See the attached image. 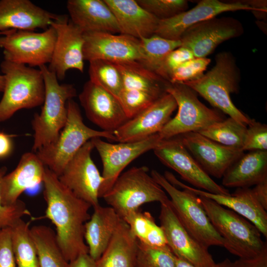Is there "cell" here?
Here are the masks:
<instances>
[{"label":"cell","mask_w":267,"mask_h":267,"mask_svg":"<svg viewBox=\"0 0 267 267\" xmlns=\"http://www.w3.org/2000/svg\"><path fill=\"white\" fill-rule=\"evenodd\" d=\"M30 222L22 218L11 227V238L16 267H39L36 246L32 237Z\"/></svg>","instance_id":"obj_33"},{"label":"cell","mask_w":267,"mask_h":267,"mask_svg":"<svg viewBox=\"0 0 267 267\" xmlns=\"http://www.w3.org/2000/svg\"><path fill=\"white\" fill-rule=\"evenodd\" d=\"M199 197L211 222L223 239V246L239 258H251L266 247L261 233L250 221L214 201Z\"/></svg>","instance_id":"obj_3"},{"label":"cell","mask_w":267,"mask_h":267,"mask_svg":"<svg viewBox=\"0 0 267 267\" xmlns=\"http://www.w3.org/2000/svg\"><path fill=\"white\" fill-rule=\"evenodd\" d=\"M166 91L175 98L178 111L158 133L162 139L198 132L224 120L218 111L205 106L198 99L196 92L182 83H170Z\"/></svg>","instance_id":"obj_9"},{"label":"cell","mask_w":267,"mask_h":267,"mask_svg":"<svg viewBox=\"0 0 267 267\" xmlns=\"http://www.w3.org/2000/svg\"><path fill=\"white\" fill-rule=\"evenodd\" d=\"M164 176L174 185L187 189L198 196L211 199L236 212L254 224L261 234L267 237V210L260 204L252 189L237 188L230 195L214 194L188 186L168 171L165 172Z\"/></svg>","instance_id":"obj_20"},{"label":"cell","mask_w":267,"mask_h":267,"mask_svg":"<svg viewBox=\"0 0 267 267\" xmlns=\"http://www.w3.org/2000/svg\"><path fill=\"white\" fill-rule=\"evenodd\" d=\"M160 204V226L174 255L196 267H216L208 248L194 239L182 225L170 199Z\"/></svg>","instance_id":"obj_14"},{"label":"cell","mask_w":267,"mask_h":267,"mask_svg":"<svg viewBox=\"0 0 267 267\" xmlns=\"http://www.w3.org/2000/svg\"><path fill=\"white\" fill-rule=\"evenodd\" d=\"M230 262L229 260L226 259L222 262L217 264L216 267H229Z\"/></svg>","instance_id":"obj_51"},{"label":"cell","mask_w":267,"mask_h":267,"mask_svg":"<svg viewBox=\"0 0 267 267\" xmlns=\"http://www.w3.org/2000/svg\"><path fill=\"white\" fill-rule=\"evenodd\" d=\"M79 98L88 119L102 131L113 133L129 120L118 99L89 80Z\"/></svg>","instance_id":"obj_21"},{"label":"cell","mask_w":267,"mask_h":267,"mask_svg":"<svg viewBox=\"0 0 267 267\" xmlns=\"http://www.w3.org/2000/svg\"><path fill=\"white\" fill-rule=\"evenodd\" d=\"M139 40L142 57L139 62L155 73L168 54L181 45L180 40H169L155 34Z\"/></svg>","instance_id":"obj_35"},{"label":"cell","mask_w":267,"mask_h":267,"mask_svg":"<svg viewBox=\"0 0 267 267\" xmlns=\"http://www.w3.org/2000/svg\"><path fill=\"white\" fill-rule=\"evenodd\" d=\"M241 75L235 57L228 51L215 56L214 66L196 80L182 84L199 94L213 106L247 126L252 121L233 104L230 94L239 90Z\"/></svg>","instance_id":"obj_2"},{"label":"cell","mask_w":267,"mask_h":267,"mask_svg":"<svg viewBox=\"0 0 267 267\" xmlns=\"http://www.w3.org/2000/svg\"><path fill=\"white\" fill-rule=\"evenodd\" d=\"M93 209L85 224L84 239L89 255L96 261L107 247L122 219L110 206L99 205Z\"/></svg>","instance_id":"obj_28"},{"label":"cell","mask_w":267,"mask_h":267,"mask_svg":"<svg viewBox=\"0 0 267 267\" xmlns=\"http://www.w3.org/2000/svg\"><path fill=\"white\" fill-rule=\"evenodd\" d=\"M113 12L120 34L140 39L154 35L159 19L135 0H104Z\"/></svg>","instance_id":"obj_26"},{"label":"cell","mask_w":267,"mask_h":267,"mask_svg":"<svg viewBox=\"0 0 267 267\" xmlns=\"http://www.w3.org/2000/svg\"><path fill=\"white\" fill-rule=\"evenodd\" d=\"M153 151L164 165L175 170L183 179L198 189L214 194H230L203 170L185 147L179 136L162 139Z\"/></svg>","instance_id":"obj_11"},{"label":"cell","mask_w":267,"mask_h":267,"mask_svg":"<svg viewBox=\"0 0 267 267\" xmlns=\"http://www.w3.org/2000/svg\"><path fill=\"white\" fill-rule=\"evenodd\" d=\"M144 9L159 20L171 18L187 10L185 0H136Z\"/></svg>","instance_id":"obj_39"},{"label":"cell","mask_w":267,"mask_h":267,"mask_svg":"<svg viewBox=\"0 0 267 267\" xmlns=\"http://www.w3.org/2000/svg\"><path fill=\"white\" fill-rule=\"evenodd\" d=\"M50 26L55 31L56 38L48 69L58 80L64 79L66 72L76 69L83 73L84 68L83 32L67 15L54 20Z\"/></svg>","instance_id":"obj_16"},{"label":"cell","mask_w":267,"mask_h":267,"mask_svg":"<svg viewBox=\"0 0 267 267\" xmlns=\"http://www.w3.org/2000/svg\"><path fill=\"white\" fill-rule=\"evenodd\" d=\"M222 184L227 187L245 188L267 179V151L244 153L226 170Z\"/></svg>","instance_id":"obj_27"},{"label":"cell","mask_w":267,"mask_h":267,"mask_svg":"<svg viewBox=\"0 0 267 267\" xmlns=\"http://www.w3.org/2000/svg\"><path fill=\"white\" fill-rule=\"evenodd\" d=\"M247 127L245 139L242 148L246 150H267V126L253 120Z\"/></svg>","instance_id":"obj_42"},{"label":"cell","mask_w":267,"mask_h":267,"mask_svg":"<svg viewBox=\"0 0 267 267\" xmlns=\"http://www.w3.org/2000/svg\"><path fill=\"white\" fill-rule=\"evenodd\" d=\"M62 15L50 12L29 0H0V32L10 30H45Z\"/></svg>","instance_id":"obj_23"},{"label":"cell","mask_w":267,"mask_h":267,"mask_svg":"<svg viewBox=\"0 0 267 267\" xmlns=\"http://www.w3.org/2000/svg\"><path fill=\"white\" fill-rule=\"evenodd\" d=\"M44 197L46 204L45 218L55 227L57 242L68 262L88 254L84 226L89 219V203L64 186L58 177L45 167Z\"/></svg>","instance_id":"obj_1"},{"label":"cell","mask_w":267,"mask_h":267,"mask_svg":"<svg viewBox=\"0 0 267 267\" xmlns=\"http://www.w3.org/2000/svg\"><path fill=\"white\" fill-rule=\"evenodd\" d=\"M0 267H16L12 247L11 227L0 231Z\"/></svg>","instance_id":"obj_44"},{"label":"cell","mask_w":267,"mask_h":267,"mask_svg":"<svg viewBox=\"0 0 267 267\" xmlns=\"http://www.w3.org/2000/svg\"><path fill=\"white\" fill-rule=\"evenodd\" d=\"M138 242L135 267H176V256L170 249L150 248Z\"/></svg>","instance_id":"obj_37"},{"label":"cell","mask_w":267,"mask_h":267,"mask_svg":"<svg viewBox=\"0 0 267 267\" xmlns=\"http://www.w3.org/2000/svg\"><path fill=\"white\" fill-rule=\"evenodd\" d=\"M93 148L90 139L67 163L58 177L64 186L93 208L99 205V192L104 181L91 157Z\"/></svg>","instance_id":"obj_13"},{"label":"cell","mask_w":267,"mask_h":267,"mask_svg":"<svg viewBox=\"0 0 267 267\" xmlns=\"http://www.w3.org/2000/svg\"><path fill=\"white\" fill-rule=\"evenodd\" d=\"M229 267H267V247L256 257L230 262Z\"/></svg>","instance_id":"obj_45"},{"label":"cell","mask_w":267,"mask_h":267,"mask_svg":"<svg viewBox=\"0 0 267 267\" xmlns=\"http://www.w3.org/2000/svg\"><path fill=\"white\" fill-rule=\"evenodd\" d=\"M7 171L5 166L0 168V184L1 178L6 174ZM30 215V212L25 203L20 199L12 205H3L1 201L0 193V231L5 228L11 227L23 217Z\"/></svg>","instance_id":"obj_41"},{"label":"cell","mask_w":267,"mask_h":267,"mask_svg":"<svg viewBox=\"0 0 267 267\" xmlns=\"http://www.w3.org/2000/svg\"><path fill=\"white\" fill-rule=\"evenodd\" d=\"M157 99L158 98L143 91L125 89L121 90L118 97V99L129 120L136 116Z\"/></svg>","instance_id":"obj_38"},{"label":"cell","mask_w":267,"mask_h":267,"mask_svg":"<svg viewBox=\"0 0 267 267\" xmlns=\"http://www.w3.org/2000/svg\"><path fill=\"white\" fill-rule=\"evenodd\" d=\"M246 130L247 126L229 117L197 133L222 145L242 150Z\"/></svg>","instance_id":"obj_34"},{"label":"cell","mask_w":267,"mask_h":267,"mask_svg":"<svg viewBox=\"0 0 267 267\" xmlns=\"http://www.w3.org/2000/svg\"><path fill=\"white\" fill-rule=\"evenodd\" d=\"M150 175L170 197L171 205L187 232L207 248L223 246V239L211 222L199 197L187 190H180L156 170Z\"/></svg>","instance_id":"obj_8"},{"label":"cell","mask_w":267,"mask_h":267,"mask_svg":"<svg viewBox=\"0 0 267 267\" xmlns=\"http://www.w3.org/2000/svg\"><path fill=\"white\" fill-rule=\"evenodd\" d=\"M146 166L134 167L121 174L102 198L124 219L143 204L169 199L162 187L148 174Z\"/></svg>","instance_id":"obj_7"},{"label":"cell","mask_w":267,"mask_h":267,"mask_svg":"<svg viewBox=\"0 0 267 267\" xmlns=\"http://www.w3.org/2000/svg\"><path fill=\"white\" fill-rule=\"evenodd\" d=\"M0 69L4 79L0 101V122L10 118L17 111L42 105L45 95L41 71L4 60Z\"/></svg>","instance_id":"obj_6"},{"label":"cell","mask_w":267,"mask_h":267,"mask_svg":"<svg viewBox=\"0 0 267 267\" xmlns=\"http://www.w3.org/2000/svg\"><path fill=\"white\" fill-rule=\"evenodd\" d=\"M176 267H196L187 261L176 256Z\"/></svg>","instance_id":"obj_49"},{"label":"cell","mask_w":267,"mask_h":267,"mask_svg":"<svg viewBox=\"0 0 267 267\" xmlns=\"http://www.w3.org/2000/svg\"><path fill=\"white\" fill-rule=\"evenodd\" d=\"M30 232L35 243L39 267H68L58 245L55 231L44 225H34Z\"/></svg>","instance_id":"obj_31"},{"label":"cell","mask_w":267,"mask_h":267,"mask_svg":"<svg viewBox=\"0 0 267 267\" xmlns=\"http://www.w3.org/2000/svg\"><path fill=\"white\" fill-rule=\"evenodd\" d=\"M123 220L141 244L153 248L170 249L162 228L149 212L138 210Z\"/></svg>","instance_id":"obj_32"},{"label":"cell","mask_w":267,"mask_h":267,"mask_svg":"<svg viewBox=\"0 0 267 267\" xmlns=\"http://www.w3.org/2000/svg\"><path fill=\"white\" fill-rule=\"evenodd\" d=\"M177 108L173 96L166 93L113 132L116 141H137L159 133Z\"/></svg>","instance_id":"obj_18"},{"label":"cell","mask_w":267,"mask_h":267,"mask_svg":"<svg viewBox=\"0 0 267 267\" xmlns=\"http://www.w3.org/2000/svg\"><path fill=\"white\" fill-rule=\"evenodd\" d=\"M192 52L180 46L170 52L156 74L169 82L172 73L182 63L194 58Z\"/></svg>","instance_id":"obj_43"},{"label":"cell","mask_w":267,"mask_h":267,"mask_svg":"<svg viewBox=\"0 0 267 267\" xmlns=\"http://www.w3.org/2000/svg\"><path fill=\"white\" fill-rule=\"evenodd\" d=\"M178 136L203 170L218 178H222L228 168L244 153L241 149L222 145L197 132Z\"/></svg>","instance_id":"obj_22"},{"label":"cell","mask_w":267,"mask_h":267,"mask_svg":"<svg viewBox=\"0 0 267 267\" xmlns=\"http://www.w3.org/2000/svg\"><path fill=\"white\" fill-rule=\"evenodd\" d=\"M211 61V59L207 57H195L182 63L172 73L169 82L183 83L199 79L204 75Z\"/></svg>","instance_id":"obj_40"},{"label":"cell","mask_w":267,"mask_h":267,"mask_svg":"<svg viewBox=\"0 0 267 267\" xmlns=\"http://www.w3.org/2000/svg\"><path fill=\"white\" fill-rule=\"evenodd\" d=\"M68 267H96V261L89 254H84L69 262Z\"/></svg>","instance_id":"obj_48"},{"label":"cell","mask_w":267,"mask_h":267,"mask_svg":"<svg viewBox=\"0 0 267 267\" xmlns=\"http://www.w3.org/2000/svg\"><path fill=\"white\" fill-rule=\"evenodd\" d=\"M45 166L34 152L24 153L16 166L5 174L0 184L2 204L10 206L17 202L26 189L43 182Z\"/></svg>","instance_id":"obj_24"},{"label":"cell","mask_w":267,"mask_h":267,"mask_svg":"<svg viewBox=\"0 0 267 267\" xmlns=\"http://www.w3.org/2000/svg\"><path fill=\"white\" fill-rule=\"evenodd\" d=\"M162 140L158 133L139 141L117 144L105 142L100 137L92 138L94 148L97 151L103 165L104 181L99 190V198L110 189L131 162L142 154L153 150Z\"/></svg>","instance_id":"obj_12"},{"label":"cell","mask_w":267,"mask_h":267,"mask_svg":"<svg viewBox=\"0 0 267 267\" xmlns=\"http://www.w3.org/2000/svg\"><path fill=\"white\" fill-rule=\"evenodd\" d=\"M43 74L45 95L42 110L32 120L34 131L33 151L53 142L64 127L67 119V102L77 95L74 86L59 84L55 74L47 66L39 67Z\"/></svg>","instance_id":"obj_4"},{"label":"cell","mask_w":267,"mask_h":267,"mask_svg":"<svg viewBox=\"0 0 267 267\" xmlns=\"http://www.w3.org/2000/svg\"><path fill=\"white\" fill-rule=\"evenodd\" d=\"M252 189L260 204L267 210V179L255 185Z\"/></svg>","instance_id":"obj_47"},{"label":"cell","mask_w":267,"mask_h":267,"mask_svg":"<svg viewBox=\"0 0 267 267\" xmlns=\"http://www.w3.org/2000/svg\"><path fill=\"white\" fill-rule=\"evenodd\" d=\"M67 9L70 20L83 33L120 34L115 17L104 0H69Z\"/></svg>","instance_id":"obj_25"},{"label":"cell","mask_w":267,"mask_h":267,"mask_svg":"<svg viewBox=\"0 0 267 267\" xmlns=\"http://www.w3.org/2000/svg\"><path fill=\"white\" fill-rule=\"evenodd\" d=\"M14 136L0 132V159L8 156L11 153L13 149L12 137Z\"/></svg>","instance_id":"obj_46"},{"label":"cell","mask_w":267,"mask_h":267,"mask_svg":"<svg viewBox=\"0 0 267 267\" xmlns=\"http://www.w3.org/2000/svg\"><path fill=\"white\" fill-rule=\"evenodd\" d=\"M7 31H8L3 32H0V36L5 34L7 32ZM4 86V77L3 75L0 74V92L3 91Z\"/></svg>","instance_id":"obj_50"},{"label":"cell","mask_w":267,"mask_h":267,"mask_svg":"<svg viewBox=\"0 0 267 267\" xmlns=\"http://www.w3.org/2000/svg\"><path fill=\"white\" fill-rule=\"evenodd\" d=\"M66 123L54 141L36 152L44 165L58 177L67 163L88 141L104 137L116 141L113 132L93 130L83 121L78 104L73 99L67 102Z\"/></svg>","instance_id":"obj_5"},{"label":"cell","mask_w":267,"mask_h":267,"mask_svg":"<svg viewBox=\"0 0 267 267\" xmlns=\"http://www.w3.org/2000/svg\"><path fill=\"white\" fill-rule=\"evenodd\" d=\"M56 38L51 26L42 32L10 30L0 36V48L5 60L40 67L50 63Z\"/></svg>","instance_id":"obj_10"},{"label":"cell","mask_w":267,"mask_h":267,"mask_svg":"<svg viewBox=\"0 0 267 267\" xmlns=\"http://www.w3.org/2000/svg\"><path fill=\"white\" fill-rule=\"evenodd\" d=\"M243 33V26L238 19L216 16L190 27L179 40L181 46L190 50L195 58H204L222 43L238 37Z\"/></svg>","instance_id":"obj_15"},{"label":"cell","mask_w":267,"mask_h":267,"mask_svg":"<svg viewBox=\"0 0 267 267\" xmlns=\"http://www.w3.org/2000/svg\"><path fill=\"white\" fill-rule=\"evenodd\" d=\"M84 58L89 62L100 59L113 63L136 61L142 57L140 40L123 34L84 33Z\"/></svg>","instance_id":"obj_17"},{"label":"cell","mask_w":267,"mask_h":267,"mask_svg":"<svg viewBox=\"0 0 267 267\" xmlns=\"http://www.w3.org/2000/svg\"><path fill=\"white\" fill-rule=\"evenodd\" d=\"M138 248L137 240L122 219L96 267H135Z\"/></svg>","instance_id":"obj_29"},{"label":"cell","mask_w":267,"mask_h":267,"mask_svg":"<svg viewBox=\"0 0 267 267\" xmlns=\"http://www.w3.org/2000/svg\"><path fill=\"white\" fill-rule=\"evenodd\" d=\"M238 10L259 12L244 0L223 2L202 0L189 10L168 19L159 20L154 34L169 40H179L184 32L190 27L222 12Z\"/></svg>","instance_id":"obj_19"},{"label":"cell","mask_w":267,"mask_h":267,"mask_svg":"<svg viewBox=\"0 0 267 267\" xmlns=\"http://www.w3.org/2000/svg\"><path fill=\"white\" fill-rule=\"evenodd\" d=\"M89 81L118 99L123 89L121 75L114 63L96 59L89 61Z\"/></svg>","instance_id":"obj_36"},{"label":"cell","mask_w":267,"mask_h":267,"mask_svg":"<svg viewBox=\"0 0 267 267\" xmlns=\"http://www.w3.org/2000/svg\"><path fill=\"white\" fill-rule=\"evenodd\" d=\"M114 63L121 75L123 89L143 91L158 98L167 93L166 89L170 83L139 62Z\"/></svg>","instance_id":"obj_30"}]
</instances>
